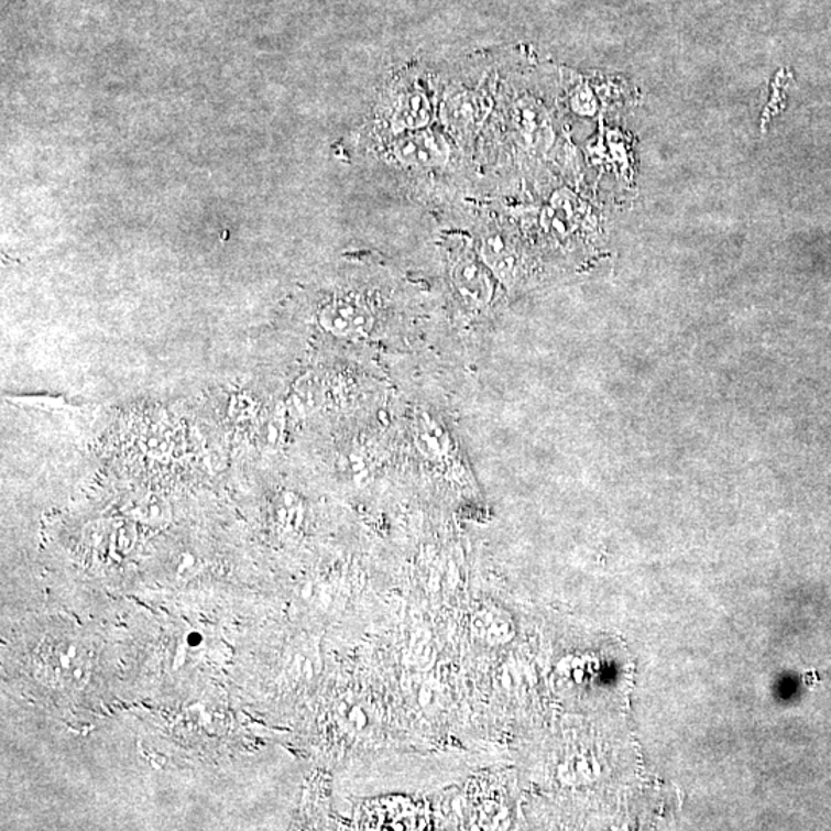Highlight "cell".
Returning a JSON list of instances; mask_svg holds the SVG:
<instances>
[{
	"label": "cell",
	"mask_w": 831,
	"mask_h": 831,
	"mask_svg": "<svg viewBox=\"0 0 831 831\" xmlns=\"http://www.w3.org/2000/svg\"><path fill=\"white\" fill-rule=\"evenodd\" d=\"M95 653L73 632L48 635L37 648V667L54 687L80 688L90 678Z\"/></svg>",
	"instance_id": "cell-1"
},
{
	"label": "cell",
	"mask_w": 831,
	"mask_h": 831,
	"mask_svg": "<svg viewBox=\"0 0 831 831\" xmlns=\"http://www.w3.org/2000/svg\"><path fill=\"white\" fill-rule=\"evenodd\" d=\"M458 284L461 287L462 295H469L474 299H481L482 289H484V281L479 277L478 266L463 265L459 270Z\"/></svg>",
	"instance_id": "cell-2"
}]
</instances>
